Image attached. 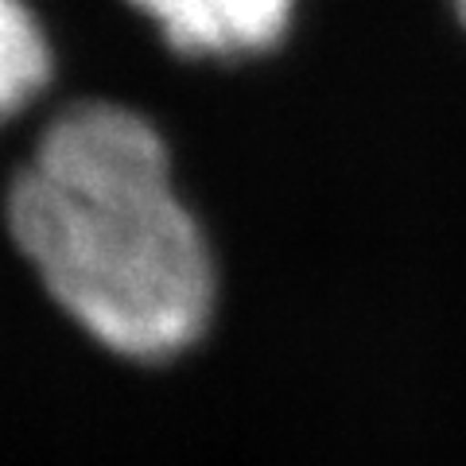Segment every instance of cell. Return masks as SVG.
I'll return each instance as SVG.
<instances>
[{"label": "cell", "instance_id": "3", "mask_svg": "<svg viewBox=\"0 0 466 466\" xmlns=\"http://www.w3.org/2000/svg\"><path fill=\"white\" fill-rule=\"evenodd\" d=\"M58 75L47 20L32 0H0V133L35 109Z\"/></svg>", "mask_w": 466, "mask_h": 466}, {"label": "cell", "instance_id": "2", "mask_svg": "<svg viewBox=\"0 0 466 466\" xmlns=\"http://www.w3.org/2000/svg\"><path fill=\"white\" fill-rule=\"evenodd\" d=\"M179 63L241 66L291 39L303 0H121Z\"/></svg>", "mask_w": 466, "mask_h": 466}, {"label": "cell", "instance_id": "4", "mask_svg": "<svg viewBox=\"0 0 466 466\" xmlns=\"http://www.w3.org/2000/svg\"><path fill=\"white\" fill-rule=\"evenodd\" d=\"M447 5H451V16H455L459 32L466 35V0H447Z\"/></svg>", "mask_w": 466, "mask_h": 466}, {"label": "cell", "instance_id": "1", "mask_svg": "<svg viewBox=\"0 0 466 466\" xmlns=\"http://www.w3.org/2000/svg\"><path fill=\"white\" fill-rule=\"evenodd\" d=\"M0 218L39 296L109 361L159 370L210 339L222 249L167 133L133 101L58 106L12 167Z\"/></svg>", "mask_w": 466, "mask_h": 466}]
</instances>
